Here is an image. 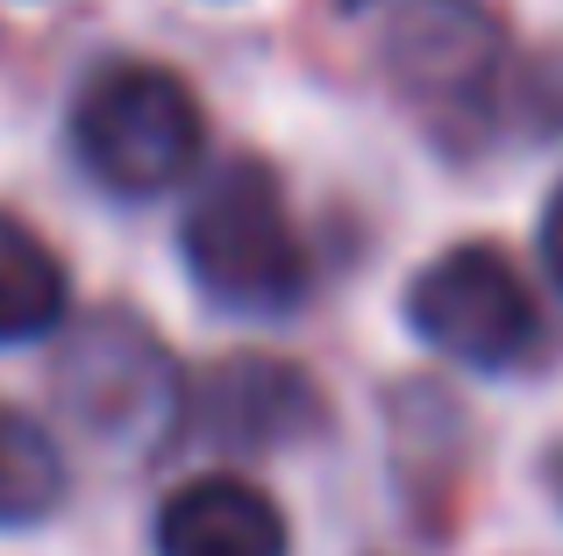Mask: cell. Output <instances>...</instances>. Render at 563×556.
<instances>
[{"mask_svg":"<svg viewBox=\"0 0 563 556\" xmlns=\"http://www.w3.org/2000/svg\"><path fill=\"white\" fill-rule=\"evenodd\" d=\"M186 271L221 314L243 321H278L307 300V251L300 229L286 214L278 179L257 157H235L200 186V200L186 208L179 229Z\"/></svg>","mask_w":563,"mask_h":556,"instance_id":"6da1fadb","label":"cell"},{"mask_svg":"<svg viewBox=\"0 0 563 556\" xmlns=\"http://www.w3.org/2000/svg\"><path fill=\"white\" fill-rule=\"evenodd\" d=\"M71 151L86 179L122 200H151L179 186L200 157V100L165 65H100L71 100Z\"/></svg>","mask_w":563,"mask_h":556,"instance_id":"7a4b0ae2","label":"cell"},{"mask_svg":"<svg viewBox=\"0 0 563 556\" xmlns=\"http://www.w3.org/2000/svg\"><path fill=\"white\" fill-rule=\"evenodd\" d=\"M57 400L93 443L108 449H157L179 421L186 392L165 343L136 314H93L57 349Z\"/></svg>","mask_w":563,"mask_h":556,"instance_id":"3957f363","label":"cell"},{"mask_svg":"<svg viewBox=\"0 0 563 556\" xmlns=\"http://www.w3.org/2000/svg\"><path fill=\"white\" fill-rule=\"evenodd\" d=\"M407 321L428 349L471 364V371H514L542 343L536 292L493 243H464V251L435 257L407 286Z\"/></svg>","mask_w":563,"mask_h":556,"instance_id":"277c9868","label":"cell"},{"mask_svg":"<svg viewBox=\"0 0 563 556\" xmlns=\"http://www.w3.org/2000/svg\"><path fill=\"white\" fill-rule=\"evenodd\" d=\"M393 79L428 122L464 129L493 108L499 65H507V36L478 0H413L393 22Z\"/></svg>","mask_w":563,"mask_h":556,"instance_id":"5b68a950","label":"cell"},{"mask_svg":"<svg viewBox=\"0 0 563 556\" xmlns=\"http://www.w3.org/2000/svg\"><path fill=\"white\" fill-rule=\"evenodd\" d=\"M186 429L192 443H221V449H278L300 443L321 421V400L307 386V371L272 357H229L207 386L186 392Z\"/></svg>","mask_w":563,"mask_h":556,"instance_id":"8992f818","label":"cell"},{"mask_svg":"<svg viewBox=\"0 0 563 556\" xmlns=\"http://www.w3.org/2000/svg\"><path fill=\"white\" fill-rule=\"evenodd\" d=\"M157 556H286V521L243 478H192L157 514Z\"/></svg>","mask_w":563,"mask_h":556,"instance_id":"52a82bcc","label":"cell"},{"mask_svg":"<svg viewBox=\"0 0 563 556\" xmlns=\"http://www.w3.org/2000/svg\"><path fill=\"white\" fill-rule=\"evenodd\" d=\"M65 321V265L36 229L0 214V343H36Z\"/></svg>","mask_w":563,"mask_h":556,"instance_id":"ba28073f","label":"cell"},{"mask_svg":"<svg viewBox=\"0 0 563 556\" xmlns=\"http://www.w3.org/2000/svg\"><path fill=\"white\" fill-rule=\"evenodd\" d=\"M57 500H65V457L51 429H36L22 407L0 400V529L43 521Z\"/></svg>","mask_w":563,"mask_h":556,"instance_id":"9c48e42d","label":"cell"},{"mask_svg":"<svg viewBox=\"0 0 563 556\" xmlns=\"http://www.w3.org/2000/svg\"><path fill=\"white\" fill-rule=\"evenodd\" d=\"M542 265H550V278L563 286V186L550 193V208H542Z\"/></svg>","mask_w":563,"mask_h":556,"instance_id":"30bf717a","label":"cell"},{"mask_svg":"<svg viewBox=\"0 0 563 556\" xmlns=\"http://www.w3.org/2000/svg\"><path fill=\"white\" fill-rule=\"evenodd\" d=\"M550 471H556V492H563V457H556V464H550Z\"/></svg>","mask_w":563,"mask_h":556,"instance_id":"8fae6325","label":"cell"},{"mask_svg":"<svg viewBox=\"0 0 563 556\" xmlns=\"http://www.w3.org/2000/svg\"><path fill=\"white\" fill-rule=\"evenodd\" d=\"M343 8H372V0H343Z\"/></svg>","mask_w":563,"mask_h":556,"instance_id":"7c38bea8","label":"cell"}]
</instances>
